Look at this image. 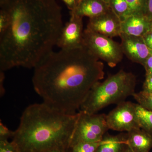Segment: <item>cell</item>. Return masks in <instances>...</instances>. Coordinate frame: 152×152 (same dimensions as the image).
I'll return each instance as SVG.
<instances>
[{
	"instance_id": "cell-33",
	"label": "cell",
	"mask_w": 152,
	"mask_h": 152,
	"mask_svg": "<svg viewBox=\"0 0 152 152\" xmlns=\"http://www.w3.org/2000/svg\"><path fill=\"white\" fill-rule=\"evenodd\" d=\"M151 31H152V20L151 21Z\"/></svg>"
},
{
	"instance_id": "cell-21",
	"label": "cell",
	"mask_w": 152,
	"mask_h": 152,
	"mask_svg": "<svg viewBox=\"0 0 152 152\" xmlns=\"http://www.w3.org/2000/svg\"><path fill=\"white\" fill-rule=\"evenodd\" d=\"M10 19L5 11L0 9V35L7 29L9 24Z\"/></svg>"
},
{
	"instance_id": "cell-16",
	"label": "cell",
	"mask_w": 152,
	"mask_h": 152,
	"mask_svg": "<svg viewBox=\"0 0 152 152\" xmlns=\"http://www.w3.org/2000/svg\"><path fill=\"white\" fill-rule=\"evenodd\" d=\"M109 7L121 20L129 16V8L126 0H110Z\"/></svg>"
},
{
	"instance_id": "cell-26",
	"label": "cell",
	"mask_w": 152,
	"mask_h": 152,
	"mask_svg": "<svg viewBox=\"0 0 152 152\" xmlns=\"http://www.w3.org/2000/svg\"><path fill=\"white\" fill-rule=\"evenodd\" d=\"M145 16L150 20H152V0H147Z\"/></svg>"
},
{
	"instance_id": "cell-7",
	"label": "cell",
	"mask_w": 152,
	"mask_h": 152,
	"mask_svg": "<svg viewBox=\"0 0 152 152\" xmlns=\"http://www.w3.org/2000/svg\"><path fill=\"white\" fill-rule=\"evenodd\" d=\"M109 129L120 132H128L141 129L136 115L135 103L123 102L106 115Z\"/></svg>"
},
{
	"instance_id": "cell-32",
	"label": "cell",
	"mask_w": 152,
	"mask_h": 152,
	"mask_svg": "<svg viewBox=\"0 0 152 152\" xmlns=\"http://www.w3.org/2000/svg\"><path fill=\"white\" fill-rule=\"evenodd\" d=\"M104 1L105 2L108 3V4L109 1H110V0H104Z\"/></svg>"
},
{
	"instance_id": "cell-6",
	"label": "cell",
	"mask_w": 152,
	"mask_h": 152,
	"mask_svg": "<svg viewBox=\"0 0 152 152\" xmlns=\"http://www.w3.org/2000/svg\"><path fill=\"white\" fill-rule=\"evenodd\" d=\"M83 38L84 45L111 67H114L121 61L124 54L121 44L111 38L86 28L84 31Z\"/></svg>"
},
{
	"instance_id": "cell-17",
	"label": "cell",
	"mask_w": 152,
	"mask_h": 152,
	"mask_svg": "<svg viewBox=\"0 0 152 152\" xmlns=\"http://www.w3.org/2000/svg\"><path fill=\"white\" fill-rule=\"evenodd\" d=\"M129 8V16L145 15L147 0H126Z\"/></svg>"
},
{
	"instance_id": "cell-31",
	"label": "cell",
	"mask_w": 152,
	"mask_h": 152,
	"mask_svg": "<svg viewBox=\"0 0 152 152\" xmlns=\"http://www.w3.org/2000/svg\"><path fill=\"white\" fill-rule=\"evenodd\" d=\"M76 1H77V4H78L79 3L82 1V0H76Z\"/></svg>"
},
{
	"instance_id": "cell-34",
	"label": "cell",
	"mask_w": 152,
	"mask_h": 152,
	"mask_svg": "<svg viewBox=\"0 0 152 152\" xmlns=\"http://www.w3.org/2000/svg\"><path fill=\"white\" fill-rule=\"evenodd\" d=\"M151 54H152V50H151Z\"/></svg>"
},
{
	"instance_id": "cell-15",
	"label": "cell",
	"mask_w": 152,
	"mask_h": 152,
	"mask_svg": "<svg viewBox=\"0 0 152 152\" xmlns=\"http://www.w3.org/2000/svg\"><path fill=\"white\" fill-rule=\"evenodd\" d=\"M135 107L140 127L152 135V112L138 103Z\"/></svg>"
},
{
	"instance_id": "cell-28",
	"label": "cell",
	"mask_w": 152,
	"mask_h": 152,
	"mask_svg": "<svg viewBox=\"0 0 152 152\" xmlns=\"http://www.w3.org/2000/svg\"><path fill=\"white\" fill-rule=\"evenodd\" d=\"M4 72L0 71V93H1L0 94H1V96H2L5 92L4 86H3V85H4L3 83H4V80L5 78Z\"/></svg>"
},
{
	"instance_id": "cell-24",
	"label": "cell",
	"mask_w": 152,
	"mask_h": 152,
	"mask_svg": "<svg viewBox=\"0 0 152 152\" xmlns=\"http://www.w3.org/2000/svg\"><path fill=\"white\" fill-rule=\"evenodd\" d=\"M145 69L146 76L152 74V54L148 57L143 65Z\"/></svg>"
},
{
	"instance_id": "cell-23",
	"label": "cell",
	"mask_w": 152,
	"mask_h": 152,
	"mask_svg": "<svg viewBox=\"0 0 152 152\" xmlns=\"http://www.w3.org/2000/svg\"><path fill=\"white\" fill-rule=\"evenodd\" d=\"M143 91L152 94V74L146 76L144 83Z\"/></svg>"
},
{
	"instance_id": "cell-19",
	"label": "cell",
	"mask_w": 152,
	"mask_h": 152,
	"mask_svg": "<svg viewBox=\"0 0 152 152\" xmlns=\"http://www.w3.org/2000/svg\"><path fill=\"white\" fill-rule=\"evenodd\" d=\"M101 142V141H100ZM100 142H83L71 148V152H95Z\"/></svg>"
},
{
	"instance_id": "cell-11",
	"label": "cell",
	"mask_w": 152,
	"mask_h": 152,
	"mask_svg": "<svg viewBox=\"0 0 152 152\" xmlns=\"http://www.w3.org/2000/svg\"><path fill=\"white\" fill-rule=\"evenodd\" d=\"M151 21L145 15H131L121 22V33L143 37L151 31Z\"/></svg>"
},
{
	"instance_id": "cell-29",
	"label": "cell",
	"mask_w": 152,
	"mask_h": 152,
	"mask_svg": "<svg viewBox=\"0 0 152 152\" xmlns=\"http://www.w3.org/2000/svg\"><path fill=\"white\" fill-rule=\"evenodd\" d=\"M45 152H71L70 149L69 150H61L55 149L50 150Z\"/></svg>"
},
{
	"instance_id": "cell-12",
	"label": "cell",
	"mask_w": 152,
	"mask_h": 152,
	"mask_svg": "<svg viewBox=\"0 0 152 152\" xmlns=\"http://www.w3.org/2000/svg\"><path fill=\"white\" fill-rule=\"evenodd\" d=\"M110 9L108 4L104 0H82L75 9L70 12L81 18H91L106 12Z\"/></svg>"
},
{
	"instance_id": "cell-20",
	"label": "cell",
	"mask_w": 152,
	"mask_h": 152,
	"mask_svg": "<svg viewBox=\"0 0 152 152\" xmlns=\"http://www.w3.org/2000/svg\"><path fill=\"white\" fill-rule=\"evenodd\" d=\"M0 152H19L15 144L8 140H0Z\"/></svg>"
},
{
	"instance_id": "cell-3",
	"label": "cell",
	"mask_w": 152,
	"mask_h": 152,
	"mask_svg": "<svg viewBox=\"0 0 152 152\" xmlns=\"http://www.w3.org/2000/svg\"><path fill=\"white\" fill-rule=\"evenodd\" d=\"M52 107L43 102L32 104L23 111L12 138L19 152H45L69 150L78 117Z\"/></svg>"
},
{
	"instance_id": "cell-5",
	"label": "cell",
	"mask_w": 152,
	"mask_h": 152,
	"mask_svg": "<svg viewBox=\"0 0 152 152\" xmlns=\"http://www.w3.org/2000/svg\"><path fill=\"white\" fill-rule=\"evenodd\" d=\"M78 113L70 148L79 143L100 142L109 129L105 114H89L80 111Z\"/></svg>"
},
{
	"instance_id": "cell-30",
	"label": "cell",
	"mask_w": 152,
	"mask_h": 152,
	"mask_svg": "<svg viewBox=\"0 0 152 152\" xmlns=\"http://www.w3.org/2000/svg\"><path fill=\"white\" fill-rule=\"evenodd\" d=\"M134 152L133 151H132V150L129 147H128L127 149L126 150V152Z\"/></svg>"
},
{
	"instance_id": "cell-27",
	"label": "cell",
	"mask_w": 152,
	"mask_h": 152,
	"mask_svg": "<svg viewBox=\"0 0 152 152\" xmlns=\"http://www.w3.org/2000/svg\"><path fill=\"white\" fill-rule=\"evenodd\" d=\"M66 5L70 11H74L77 7V4L76 0H62Z\"/></svg>"
},
{
	"instance_id": "cell-14",
	"label": "cell",
	"mask_w": 152,
	"mask_h": 152,
	"mask_svg": "<svg viewBox=\"0 0 152 152\" xmlns=\"http://www.w3.org/2000/svg\"><path fill=\"white\" fill-rule=\"evenodd\" d=\"M127 133L112 135L106 133L95 152H125L127 149Z\"/></svg>"
},
{
	"instance_id": "cell-4",
	"label": "cell",
	"mask_w": 152,
	"mask_h": 152,
	"mask_svg": "<svg viewBox=\"0 0 152 152\" xmlns=\"http://www.w3.org/2000/svg\"><path fill=\"white\" fill-rule=\"evenodd\" d=\"M136 85L135 75L121 70L104 81L96 83L88 93L79 111L96 114L110 105L118 104L133 96L135 93Z\"/></svg>"
},
{
	"instance_id": "cell-10",
	"label": "cell",
	"mask_w": 152,
	"mask_h": 152,
	"mask_svg": "<svg viewBox=\"0 0 152 152\" xmlns=\"http://www.w3.org/2000/svg\"><path fill=\"white\" fill-rule=\"evenodd\" d=\"M121 46L123 53L133 62L144 65L151 54V50L145 43L142 37H136L121 33Z\"/></svg>"
},
{
	"instance_id": "cell-8",
	"label": "cell",
	"mask_w": 152,
	"mask_h": 152,
	"mask_svg": "<svg viewBox=\"0 0 152 152\" xmlns=\"http://www.w3.org/2000/svg\"><path fill=\"white\" fill-rule=\"evenodd\" d=\"M69 21L64 25L56 46L62 50H72L84 46L83 18L70 12Z\"/></svg>"
},
{
	"instance_id": "cell-1",
	"label": "cell",
	"mask_w": 152,
	"mask_h": 152,
	"mask_svg": "<svg viewBox=\"0 0 152 152\" xmlns=\"http://www.w3.org/2000/svg\"><path fill=\"white\" fill-rule=\"evenodd\" d=\"M10 22L0 35V71L34 67L56 45L62 28L56 0H0Z\"/></svg>"
},
{
	"instance_id": "cell-18",
	"label": "cell",
	"mask_w": 152,
	"mask_h": 152,
	"mask_svg": "<svg viewBox=\"0 0 152 152\" xmlns=\"http://www.w3.org/2000/svg\"><path fill=\"white\" fill-rule=\"evenodd\" d=\"M132 96L137 103L152 112V94L144 91L135 93Z\"/></svg>"
},
{
	"instance_id": "cell-25",
	"label": "cell",
	"mask_w": 152,
	"mask_h": 152,
	"mask_svg": "<svg viewBox=\"0 0 152 152\" xmlns=\"http://www.w3.org/2000/svg\"><path fill=\"white\" fill-rule=\"evenodd\" d=\"M145 43L151 50H152V31H150L143 37Z\"/></svg>"
},
{
	"instance_id": "cell-13",
	"label": "cell",
	"mask_w": 152,
	"mask_h": 152,
	"mask_svg": "<svg viewBox=\"0 0 152 152\" xmlns=\"http://www.w3.org/2000/svg\"><path fill=\"white\" fill-rule=\"evenodd\" d=\"M128 146L134 152H149L152 148V135L141 129L127 132Z\"/></svg>"
},
{
	"instance_id": "cell-22",
	"label": "cell",
	"mask_w": 152,
	"mask_h": 152,
	"mask_svg": "<svg viewBox=\"0 0 152 152\" xmlns=\"http://www.w3.org/2000/svg\"><path fill=\"white\" fill-rule=\"evenodd\" d=\"M14 131H11L1 122H0V140H8L12 138Z\"/></svg>"
},
{
	"instance_id": "cell-2",
	"label": "cell",
	"mask_w": 152,
	"mask_h": 152,
	"mask_svg": "<svg viewBox=\"0 0 152 152\" xmlns=\"http://www.w3.org/2000/svg\"><path fill=\"white\" fill-rule=\"evenodd\" d=\"M34 69L33 87L43 102L72 115L78 113L90 90L104 76L103 63L85 46L53 50Z\"/></svg>"
},
{
	"instance_id": "cell-9",
	"label": "cell",
	"mask_w": 152,
	"mask_h": 152,
	"mask_svg": "<svg viewBox=\"0 0 152 152\" xmlns=\"http://www.w3.org/2000/svg\"><path fill=\"white\" fill-rule=\"evenodd\" d=\"M121 20L111 9L94 18L89 19L87 28L110 38L121 34Z\"/></svg>"
}]
</instances>
